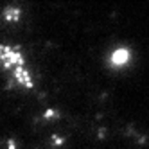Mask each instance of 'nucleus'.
<instances>
[{"instance_id": "nucleus-3", "label": "nucleus", "mask_w": 149, "mask_h": 149, "mask_svg": "<svg viewBox=\"0 0 149 149\" xmlns=\"http://www.w3.org/2000/svg\"><path fill=\"white\" fill-rule=\"evenodd\" d=\"M13 79L16 84H20L22 88H27L31 90L34 86V81H33V76H31V72L27 70V67H20L13 72Z\"/></svg>"}, {"instance_id": "nucleus-4", "label": "nucleus", "mask_w": 149, "mask_h": 149, "mask_svg": "<svg viewBox=\"0 0 149 149\" xmlns=\"http://www.w3.org/2000/svg\"><path fill=\"white\" fill-rule=\"evenodd\" d=\"M2 16L7 24H16V22H20V18H22V11H20L16 6H7L2 11Z\"/></svg>"}, {"instance_id": "nucleus-1", "label": "nucleus", "mask_w": 149, "mask_h": 149, "mask_svg": "<svg viewBox=\"0 0 149 149\" xmlns=\"http://www.w3.org/2000/svg\"><path fill=\"white\" fill-rule=\"evenodd\" d=\"M0 67L11 72L20 67H25V58L22 50L15 45H0Z\"/></svg>"}, {"instance_id": "nucleus-2", "label": "nucleus", "mask_w": 149, "mask_h": 149, "mask_svg": "<svg viewBox=\"0 0 149 149\" xmlns=\"http://www.w3.org/2000/svg\"><path fill=\"white\" fill-rule=\"evenodd\" d=\"M131 61V50L127 47H119L110 54V65L113 68H124Z\"/></svg>"}]
</instances>
